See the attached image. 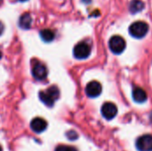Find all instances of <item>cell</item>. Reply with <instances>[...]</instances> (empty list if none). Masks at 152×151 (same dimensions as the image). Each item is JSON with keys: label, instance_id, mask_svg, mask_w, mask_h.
Returning a JSON list of instances; mask_svg holds the SVG:
<instances>
[{"label": "cell", "instance_id": "1", "mask_svg": "<svg viewBox=\"0 0 152 151\" xmlns=\"http://www.w3.org/2000/svg\"><path fill=\"white\" fill-rule=\"evenodd\" d=\"M60 91L57 86L52 85L47 88L45 91H41L39 93V99L40 101L48 107H53L54 101L59 98Z\"/></svg>", "mask_w": 152, "mask_h": 151}, {"label": "cell", "instance_id": "2", "mask_svg": "<svg viewBox=\"0 0 152 151\" xmlns=\"http://www.w3.org/2000/svg\"><path fill=\"white\" fill-rule=\"evenodd\" d=\"M149 30V25L144 21H135L129 27V33L135 38H142Z\"/></svg>", "mask_w": 152, "mask_h": 151}, {"label": "cell", "instance_id": "3", "mask_svg": "<svg viewBox=\"0 0 152 151\" xmlns=\"http://www.w3.org/2000/svg\"><path fill=\"white\" fill-rule=\"evenodd\" d=\"M110 49L113 53L120 54L124 52L126 49V41L125 39L120 36H113L109 43Z\"/></svg>", "mask_w": 152, "mask_h": 151}, {"label": "cell", "instance_id": "4", "mask_svg": "<svg viewBox=\"0 0 152 151\" xmlns=\"http://www.w3.org/2000/svg\"><path fill=\"white\" fill-rule=\"evenodd\" d=\"M73 53L77 59H79V60L86 59L91 53V47L87 43L80 42L74 47Z\"/></svg>", "mask_w": 152, "mask_h": 151}, {"label": "cell", "instance_id": "5", "mask_svg": "<svg viewBox=\"0 0 152 151\" xmlns=\"http://www.w3.org/2000/svg\"><path fill=\"white\" fill-rule=\"evenodd\" d=\"M136 148L139 151H152V135L141 136L136 141Z\"/></svg>", "mask_w": 152, "mask_h": 151}, {"label": "cell", "instance_id": "6", "mask_svg": "<svg viewBox=\"0 0 152 151\" xmlns=\"http://www.w3.org/2000/svg\"><path fill=\"white\" fill-rule=\"evenodd\" d=\"M102 114L107 120H111L117 116L118 108L112 102H106L102 107Z\"/></svg>", "mask_w": 152, "mask_h": 151}, {"label": "cell", "instance_id": "7", "mask_svg": "<svg viewBox=\"0 0 152 151\" xmlns=\"http://www.w3.org/2000/svg\"><path fill=\"white\" fill-rule=\"evenodd\" d=\"M48 71L46 67L39 62V61H36V63L33 65L32 68V75L33 77L37 79V80H44L46 77H47Z\"/></svg>", "mask_w": 152, "mask_h": 151}, {"label": "cell", "instance_id": "8", "mask_svg": "<svg viewBox=\"0 0 152 151\" xmlns=\"http://www.w3.org/2000/svg\"><path fill=\"white\" fill-rule=\"evenodd\" d=\"M102 85L97 81H92L89 84H87L86 87V93L88 97L95 98L98 97L102 93Z\"/></svg>", "mask_w": 152, "mask_h": 151}, {"label": "cell", "instance_id": "9", "mask_svg": "<svg viewBox=\"0 0 152 151\" xmlns=\"http://www.w3.org/2000/svg\"><path fill=\"white\" fill-rule=\"evenodd\" d=\"M30 127L31 129L35 132V133H42L44 132L46 127H47V123L45 119L41 118V117H36L34 118L31 123H30Z\"/></svg>", "mask_w": 152, "mask_h": 151}, {"label": "cell", "instance_id": "10", "mask_svg": "<svg viewBox=\"0 0 152 151\" xmlns=\"http://www.w3.org/2000/svg\"><path fill=\"white\" fill-rule=\"evenodd\" d=\"M133 98L134 100V101L139 102V103H142L144 101H147V93L146 92L141 88V87H135L133 91Z\"/></svg>", "mask_w": 152, "mask_h": 151}, {"label": "cell", "instance_id": "11", "mask_svg": "<svg viewBox=\"0 0 152 151\" xmlns=\"http://www.w3.org/2000/svg\"><path fill=\"white\" fill-rule=\"evenodd\" d=\"M32 23V17L28 12L23 13L19 20V26L23 29H28L31 27Z\"/></svg>", "mask_w": 152, "mask_h": 151}, {"label": "cell", "instance_id": "12", "mask_svg": "<svg viewBox=\"0 0 152 151\" xmlns=\"http://www.w3.org/2000/svg\"><path fill=\"white\" fill-rule=\"evenodd\" d=\"M143 8H144V4L141 0H133L129 4V10L134 14L142 11Z\"/></svg>", "mask_w": 152, "mask_h": 151}, {"label": "cell", "instance_id": "13", "mask_svg": "<svg viewBox=\"0 0 152 151\" xmlns=\"http://www.w3.org/2000/svg\"><path fill=\"white\" fill-rule=\"evenodd\" d=\"M40 36L45 42H51L54 39V33L49 28H45L40 31Z\"/></svg>", "mask_w": 152, "mask_h": 151}, {"label": "cell", "instance_id": "14", "mask_svg": "<svg viewBox=\"0 0 152 151\" xmlns=\"http://www.w3.org/2000/svg\"><path fill=\"white\" fill-rule=\"evenodd\" d=\"M55 151H77L76 149L72 148V147H69V146H65V145H60L58 146Z\"/></svg>", "mask_w": 152, "mask_h": 151}, {"label": "cell", "instance_id": "15", "mask_svg": "<svg viewBox=\"0 0 152 151\" xmlns=\"http://www.w3.org/2000/svg\"><path fill=\"white\" fill-rule=\"evenodd\" d=\"M67 137L69 140L70 141H74L76 139H77V133L75 131H69L67 133Z\"/></svg>", "mask_w": 152, "mask_h": 151}, {"label": "cell", "instance_id": "16", "mask_svg": "<svg viewBox=\"0 0 152 151\" xmlns=\"http://www.w3.org/2000/svg\"><path fill=\"white\" fill-rule=\"evenodd\" d=\"M4 30V24L0 21V36L3 34Z\"/></svg>", "mask_w": 152, "mask_h": 151}, {"label": "cell", "instance_id": "17", "mask_svg": "<svg viewBox=\"0 0 152 151\" xmlns=\"http://www.w3.org/2000/svg\"><path fill=\"white\" fill-rule=\"evenodd\" d=\"M2 58V53H1V51H0V59Z\"/></svg>", "mask_w": 152, "mask_h": 151}, {"label": "cell", "instance_id": "18", "mask_svg": "<svg viewBox=\"0 0 152 151\" xmlns=\"http://www.w3.org/2000/svg\"><path fill=\"white\" fill-rule=\"evenodd\" d=\"M2 150H3V149H2V147L0 146V151H2Z\"/></svg>", "mask_w": 152, "mask_h": 151}, {"label": "cell", "instance_id": "19", "mask_svg": "<svg viewBox=\"0 0 152 151\" xmlns=\"http://www.w3.org/2000/svg\"><path fill=\"white\" fill-rule=\"evenodd\" d=\"M20 1H21V2H24V1H27V0H20Z\"/></svg>", "mask_w": 152, "mask_h": 151}]
</instances>
